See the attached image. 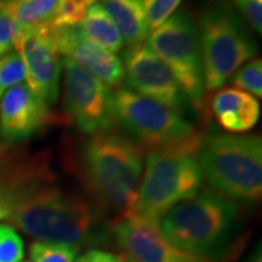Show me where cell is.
Instances as JSON below:
<instances>
[{"instance_id": "obj_1", "label": "cell", "mask_w": 262, "mask_h": 262, "mask_svg": "<svg viewBox=\"0 0 262 262\" xmlns=\"http://www.w3.org/2000/svg\"><path fill=\"white\" fill-rule=\"evenodd\" d=\"M13 229L38 242L64 245L80 251L98 242L101 214L76 191L57 184L47 162L32 159L16 165L2 178Z\"/></svg>"}, {"instance_id": "obj_2", "label": "cell", "mask_w": 262, "mask_h": 262, "mask_svg": "<svg viewBox=\"0 0 262 262\" xmlns=\"http://www.w3.org/2000/svg\"><path fill=\"white\" fill-rule=\"evenodd\" d=\"M144 150L115 130L89 134L79 155V175L102 211L131 214L140 187Z\"/></svg>"}, {"instance_id": "obj_3", "label": "cell", "mask_w": 262, "mask_h": 262, "mask_svg": "<svg viewBox=\"0 0 262 262\" xmlns=\"http://www.w3.org/2000/svg\"><path fill=\"white\" fill-rule=\"evenodd\" d=\"M237 225L239 204L206 189L170 208L159 229L181 251L223 262L233 248Z\"/></svg>"}, {"instance_id": "obj_4", "label": "cell", "mask_w": 262, "mask_h": 262, "mask_svg": "<svg viewBox=\"0 0 262 262\" xmlns=\"http://www.w3.org/2000/svg\"><path fill=\"white\" fill-rule=\"evenodd\" d=\"M204 136L200 133L177 147L146 155L140 187L131 213L159 223L170 208L196 195L203 188L198 162Z\"/></svg>"}, {"instance_id": "obj_5", "label": "cell", "mask_w": 262, "mask_h": 262, "mask_svg": "<svg viewBox=\"0 0 262 262\" xmlns=\"http://www.w3.org/2000/svg\"><path fill=\"white\" fill-rule=\"evenodd\" d=\"M203 179L234 203H256L262 196V141L259 134L211 133L198 153Z\"/></svg>"}, {"instance_id": "obj_6", "label": "cell", "mask_w": 262, "mask_h": 262, "mask_svg": "<svg viewBox=\"0 0 262 262\" xmlns=\"http://www.w3.org/2000/svg\"><path fill=\"white\" fill-rule=\"evenodd\" d=\"M198 38L206 92L223 88L234 72L255 58L258 53V46L244 22L225 2L203 10Z\"/></svg>"}, {"instance_id": "obj_7", "label": "cell", "mask_w": 262, "mask_h": 262, "mask_svg": "<svg viewBox=\"0 0 262 262\" xmlns=\"http://www.w3.org/2000/svg\"><path fill=\"white\" fill-rule=\"evenodd\" d=\"M114 115L115 124L121 125L128 139L147 151L177 147L201 133L182 114L128 88L114 92Z\"/></svg>"}, {"instance_id": "obj_8", "label": "cell", "mask_w": 262, "mask_h": 262, "mask_svg": "<svg viewBox=\"0 0 262 262\" xmlns=\"http://www.w3.org/2000/svg\"><path fill=\"white\" fill-rule=\"evenodd\" d=\"M147 47L168 66L182 94L196 111L204 110V66L198 28L187 10L172 15L147 38Z\"/></svg>"}, {"instance_id": "obj_9", "label": "cell", "mask_w": 262, "mask_h": 262, "mask_svg": "<svg viewBox=\"0 0 262 262\" xmlns=\"http://www.w3.org/2000/svg\"><path fill=\"white\" fill-rule=\"evenodd\" d=\"M64 72V106L77 128L94 134L114 128V92L70 58L61 61Z\"/></svg>"}, {"instance_id": "obj_10", "label": "cell", "mask_w": 262, "mask_h": 262, "mask_svg": "<svg viewBox=\"0 0 262 262\" xmlns=\"http://www.w3.org/2000/svg\"><path fill=\"white\" fill-rule=\"evenodd\" d=\"M27 70V86L47 106L54 105L58 98V82L61 75V60L53 42L48 25L34 28H19L15 42Z\"/></svg>"}, {"instance_id": "obj_11", "label": "cell", "mask_w": 262, "mask_h": 262, "mask_svg": "<svg viewBox=\"0 0 262 262\" xmlns=\"http://www.w3.org/2000/svg\"><path fill=\"white\" fill-rule=\"evenodd\" d=\"M128 89L165 105L178 114L185 113L187 99L169 67L146 44L133 46L122 54Z\"/></svg>"}, {"instance_id": "obj_12", "label": "cell", "mask_w": 262, "mask_h": 262, "mask_svg": "<svg viewBox=\"0 0 262 262\" xmlns=\"http://www.w3.org/2000/svg\"><path fill=\"white\" fill-rule=\"evenodd\" d=\"M113 234L133 262H220L181 251L163 236L159 223L134 213L117 219Z\"/></svg>"}, {"instance_id": "obj_13", "label": "cell", "mask_w": 262, "mask_h": 262, "mask_svg": "<svg viewBox=\"0 0 262 262\" xmlns=\"http://www.w3.org/2000/svg\"><path fill=\"white\" fill-rule=\"evenodd\" d=\"M51 37L60 56L70 58L108 88H121L125 79L124 64L114 53L88 41L77 28H51Z\"/></svg>"}, {"instance_id": "obj_14", "label": "cell", "mask_w": 262, "mask_h": 262, "mask_svg": "<svg viewBox=\"0 0 262 262\" xmlns=\"http://www.w3.org/2000/svg\"><path fill=\"white\" fill-rule=\"evenodd\" d=\"M50 106L31 92L27 83L8 89L0 98V131L8 141L25 140L51 118Z\"/></svg>"}, {"instance_id": "obj_15", "label": "cell", "mask_w": 262, "mask_h": 262, "mask_svg": "<svg viewBox=\"0 0 262 262\" xmlns=\"http://www.w3.org/2000/svg\"><path fill=\"white\" fill-rule=\"evenodd\" d=\"M211 113L219 125L227 133H246L259 120V103L246 92L234 88L219 91L211 99Z\"/></svg>"}, {"instance_id": "obj_16", "label": "cell", "mask_w": 262, "mask_h": 262, "mask_svg": "<svg viewBox=\"0 0 262 262\" xmlns=\"http://www.w3.org/2000/svg\"><path fill=\"white\" fill-rule=\"evenodd\" d=\"M144 0H101V6L108 12L127 46H139L147 39L150 31L144 18Z\"/></svg>"}, {"instance_id": "obj_17", "label": "cell", "mask_w": 262, "mask_h": 262, "mask_svg": "<svg viewBox=\"0 0 262 262\" xmlns=\"http://www.w3.org/2000/svg\"><path fill=\"white\" fill-rule=\"evenodd\" d=\"M79 31L88 41L114 54L121 51L124 47V41L117 25L108 12L96 2L86 12L82 24L79 25Z\"/></svg>"}, {"instance_id": "obj_18", "label": "cell", "mask_w": 262, "mask_h": 262, "mask_svg": "<svg viewBox=\"0 0 262 262\" xmlns=\"http://www.w3.org/2000/svg\"><path fill=\"white\" fill-rule=\"evenodd\" d=\"M60 0H2L3 8L19 28L48 25Z\"/></svg>"}, {"instance_id": "obj_19", "label": "cell", "mask_w": 262, "mask_h": 262, "mask_svg": "<svg viewBox=\"0 0 262 262\" xmlns=\"http://www.w3.org/2000/svg\"><path fill=\"white\" fill-rule=\"evenodd\" d=\"M95 2L96 0H60L48 27L57 29L77 28Z\"/></svg>"}, {"instance_id": "obj_20", "label": "cell", "mask_w": 262, "mask_h": 262, "mask_svg": "<svg viewBox=\"0 0 262 262\" xmlns=\"http://www.w3.org/2000/svg\"><path fill=\"white\" fill-rule=\"evenodd\" d=\"M234 89L246 92L255 99L262 98V61L261 58H252L241 66L232 76Z\"/></svg>"}, {"instance_id": "obj_21", "label": "cell", "mask_w": 262, "mask_h": 262, "mask_svg": "<svg viewBox=\"0 0 262 262\" xmlns=\"http://www.w3.org/2000/svg\"><path fill=\"white\" fill-rule=\"evenodd\" d=\"M27 79L24 60L18 51H9L0 57V98L3 94Z\"/></svg>"}, {"instance_id": "obj_22", "label": "cell", "mask_w": 262, "mask_h": 262, "mask_svg": "<svg viewBox=\"0 0 262 262\" xmlns=\"http://www.w3.org/2000/svg\"><path fill=\"white\" fill-rule=\"evenodd\" d=\"M77 249L64 245H53L46 242H34L29 248L32 262H75Z\"/></svg>"}, {"instance_id": "obj_23", "label": "cell", "mask_w": 262, "mask_h": 262, "mask_svg": "<svg viewBox=\"0 0 262 262\" xmlns=\"http://www.w3.org/2000/svg\"><path fill=\"white\" fill-rule=\"evenodd\" d=\"M24 241L10 225H0V262H22Z\"/></svg>"}, {"instance_id": "obj_24", "label": "cell", "mask_w": 262, "mask_h": 262, "mask_svg": "<svg viewBox=\"0 0 262 262\" xmlns=\"http://www.w3.org/2000/svg\"><path fill=\"white\" fill-rule=\"evenodd\" d=\"M182 0H144V18L149 31L158 29L178 9Z\"/></svg>"}, {"instance_id": "obj_25", "label": "cell", "mask_w": 262, "mask_h": 262, "mask_svg": "<svg viewBox=\"0 0 262 262\" xmlns=\"http://www.w3.org/2000/svg\"><path fill=\"white\" fill-rule=\"evenodd\" d=\"M19 34V27L3 8L0 0V57L8 54L15 48V42Z\"/></svg>"}, {"instance_id": "obj_26", "label": "cell", "mask_w": 262, "mask_h": 262, "mask_svg": "<svg viewBox=\"0 0 262 262\" xmlns=\"http://www.w3.org/2000/svg\"><path fill=\"white\" fill-rule=\"evenodd\" d=\"M234 8L241 12L255 32H262V2L259 0H232Z\"/></svg>"}, {"instance_id": "obj_27", "label": "cell", "mask_w": 262, "mask_h": 262, "mask_svg": "<svg viewBox=\"0 0 262 262\" xmlns=\"http://www.w3.org/2000/svg\"><path fill=\"white\" fill-rule=\"evenodd\" d=\"M75 262H124L121 256L102 249H89L80 256H77Z\"/></svg>"}, {"instance_id": "obj_28", "label": "cell", "mask_w": 262, "mask_h": 262, "mask_svg": "<svg viewBox=\"0 0 262 262\" xmlns=\"http://www.w3.org/2000/svg\"><path fill=\"white\" fill-rule=\"evenodd\" d=\"M9 214V206H8V195H6V188L3 185V181L0 178V220L8 219Z\"/></svg>"}, {"instance_id": "obj_29", "label": "cell", "mask_w": 262, "mask_h": 262, "mask_svg": "<svg viewBox=\"0 0 262 262\" xmlns=\"http://www.w3.org/2000/svg\"><path fill=\"white\" fill-rule=\"evenodd\" d=\"M128 262H133V261H128Z\"/></svg>"}, {"instance_id": "obj_30", "label": "cell", "mask_w": 262, "mask_h": 262, "mask_svg": "<svg viewBox=\"0 0 262 262\" xmlns=\"http://www.w3.org/2000/svg\"><path fill=\"white\" fill-rule=\"evenodd\" d=\"M259 2H262V0H259Z\"/></svg>"}]
</instances>
